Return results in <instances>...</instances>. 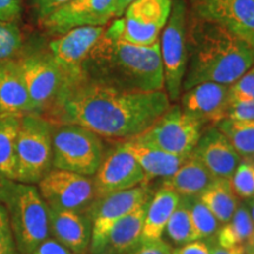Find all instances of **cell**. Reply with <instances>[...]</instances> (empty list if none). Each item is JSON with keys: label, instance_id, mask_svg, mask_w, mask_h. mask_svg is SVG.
I'll return each instance as SVG.
<instances>
[{"label": "cell", "instance_id": "cell-1", "mask_svg": "<svg viewBox=\"0 0 254 254\" xmlns=\"http://www.w3.org/2000/svg\"><path fill=\"white\" fill-rule=\"evenodd\" d=\"M166 92H133L111 86L84 72L64 77L45 118L55 125L73 124L109 139L131 140L170 109Z\"/></svg>", "mask_w": 254, "mask_h": 254}, {"label": "cell", "instance_id": "cell-2", "mask_svg": "<svg viewBox=\"0 0 254 254\" xmlns=\"http://www.w3.org/2000/svg\"><path fill=\"white\" fill-rule=\"evenodd\" d=\"M254 66V44L220 24L193 15L187 27L185 91L202 82L231 86Z\"/></svg>", "mask_w": 254, "mask_h": 254}, {"label": "cell", "instance_id": "cell-3", "mask_svg": "<svg viewBox=\"0 0 254 254\" xmlns=\"http://www.w3.org/2000/svg\"><path fill=\"white\" fill-rule=\"evenodd\" d=\"M81 71L125 91L154 92L165 86L160 43L135 45L120 38L112 26L104 31Z\"/></svg>", "mask_w": 254, "mask_h": 254}, {"label": "cell", "instance_id": "cell-4", "mask_svg": "<svg viewBox=\"0 0 254 254\" xmlns=\"http://www.w3.org/2000/svg\"><path fill=\"white\" fill-rule=\"evenodd\" d=\"M2 205L19 253L31 254L50 238L49 207L36 186L11 182Z\"/></svg>", "mask_w": 254, "mask_h": 254}, {"label": "cell", "instance_id": "cell-5", "mask_svg": "<svg viewBox=\"0 0 254 254\" xmlns=\"http://www.w3.org/2000/svg\"><path fill=\"white\" fill-rule=\"evenodd\" d=\"M53 125L37 113L23 114L17 140L18 183L38 185L52 170Z\"/></svg>", "mask_w": 254, "mask_h": 254}, {"label": "cell", "instance_id": "cell-6", "mask_svg": "<svg viewBox=\"0 0 254 254\" xmlns=\"http://www.w3.org/2000/svg\"><path fill=\"white\" fill-rule=\"evenodd\" d=\"M101 136L73 124L53 127L52 168L93 177L104 158Z\"/></svg>", "mask_w": 254, "mask_h": 254}, {"label": "cell", "instance_id": "cell-7", "mask_svg": "<svg viewBox=\"0 0 254 254\" xmlns=\"http://www.w3.org/2000/svg\"><path fill=\"white\" fill-rule=\"evenodd\" d=\"M202 126L204 124L187 114L182 106L174 105L133 140L167 153L190 157L201 136Z\"/></svg>", "mask_w": 254, "mask_h": 254}, {"label": "cell", "instance_id": "cell-8", "mask_svg": "<svg viewBox=\"0 0 254 254\" xmlns=\"http://www.w3.org/2000/svg\"><path fill=\"white\" fill-rule=\"evenodd\" d=\"M165 86L170 100L179 99L187 67V8L184 0H172L160 46Z\"/></svg>", "mask_w": 254, "mask_h": 254}, {"label": "cell", "instance_id": "cell-9", "mask_svg": "<svg viewBox=\"0 0 254 254\" xmlns=\"http://www.w3.org/2000/svg\"><path fill=\"white\" fill-rule=\"evenodd\" d=\"M38 190L47 207L90 213L97 200L92 177L52 168L38 183Z\"/></svg>", "mask_w": 254, "mask_h": 254}, {"label": "cell", "instance_id": "cell-10", "mask_svg": "<svg viewBox=\"0 0 254 254\" xmlns=\"http://www.w3.org/2000/svg\"><path fill=\"white\" fill-rule=\"evenodd\" d=\"M172 0H134L127 6L125 17L116 19L111 26L120 38L135 45L150 46L159 41L166 25Z\"/></svg>", "mask_w": 254, "mask_h": 254}, {"label": "cell", "instance_id": "cell-11", "mask_svg": "<svg viewBox=\"0 0 254 254\" xmlns=\"http://www.w3.org/2000/svg\"><path fill=\"white\" fill-rule=\"evenodd\" d=\"M152 196L153 190L148 185V182H144L133 189L120 190L95 200L90 211L92 238L88 254H93L99 250L106 234L117 221L139 206L150 201Z\"/></svg>", "mask_w": 254, "mask_h": 254}, {"label": "cell", "instance_id": "cell-12", "mask_svg": "<svg viewBox=\"0 0 254 254\" xmlns=\"http://www.w3.org/2000/svg\"><path fill=\"white\" fill-rule=\"evenodd\" d=\"M30 95L32 113L45 116L62 88L64 74L51 55H27L17 59Z\"/></svg>", "mask_w": 254, "mask_h": 254}, {"label": "cell", "instance_id": "cell-13", "mask_svg": "<svg viewBox=\"0 0 254 254\" xmlns=\"http://www.w3.org/2000/svg\"><path fill=\"white\" fill-rule=\"evenodd\" d=\"M92 179L97 199L133 189L146 182L144 171L129 152L126 141L104 153L103 161Z\"/></svg>", "mask_w": 254, "mask_h": 254}, {"label": "cell", "instance_id": "cell-14", "mask_svg": "<svg viewBox=\"0 0 254 254\" xmlns=\"http://www.w3.org/2000/svg\"><path fill=\"white\" fill-rule=\"evenodd\" d=\"M194 17L220 24L254 44V0H190Z\"/></svg>", "mask_w": 254, "mask_h": 254}, {"label": "cell", "instance_id": "cell-15", "mask_svg": "<svg viewBox=\"0 0 254 254\" xmlns=\"http://www.w3.org/2000/svg\"><path fill=\"white\" fill-rule=\"evenodd\" d=\"M117 0H71L43 20L53 33H65L74 27L105 26L114 17Z\"/></svg>", "mask_w": 254, "mask_h": 254}, {"label": "cell", "instance_id": "cell-16", "mask_svg": "<svg viewBox=\"0 0 254 254\" xmlns=\"http://www.w3.org/2000/svg\"><path fill=\"white\" fill-rule=\"evenodd\" d=\"M104 31V26L74 27L51 41L50 55L62 69L64 77L80 71Z\"/></svg>", "mask_w": 254, "mask_h": 254}, {"label": "cell", "instance_id": "cell-17", "mask_svg": "<svg viewBox=\"0 0 254 254\" xmlns=\"http://www.w3.org/2000/svg\"><path fill=\"white\" fill-rule=\"evenodd\" d=\"M190 155L204 165L217 180H230L243 160L217 126L209 127L201 133Z\"/></svg>", "mask_w": 254, "mask_h": 254}, {"label": "cell", "instance_id": "cell-18", "mask_svg": "<svg viewBox=\"0 0 254 254\" xmlns=\"http://www.w3.org/2000/svg\"><path fill=\"white\" fill-rule=\"evenodd\" d=\"M231 103L228 85L202 82L186 91L182 98V109L204 125H217L227 117Z\"/></svg>", "mask_w": 254, "mask_h": 254}, {"label": "cell", "instance_id": "cell-19", "mask_svg": "<svg viewBox=\"0 0 254 254\" xmlns=\"http://www.w3.org/2000/svg\"><path fill=\"white\" fill-rule=\"evenodd\" d=\"M50 234L74 254H88L92 238L90 213L49 207Z\"/></svg>", "mask_w": 254, "mask_h": 254}, {"label": "cell", "instance_id": "cell-20", "mask_svg": "<svg viewBox=\"0 0 254 254\" xmlns=\"http://www.w3.org/2000/svg\"><path fill=\"white\" fill-rule=\"evenodd\" d=\"M32 113V105L17 59L0 62V114Z\"/></svg>", "mask_w": 254, "mask_h": 254}, {"label": "cell", "instance_id": "cell-21", "mask_svg": "<svg viewBox=\"0 0 254 254\" xmlns=\"http://www.w3.org/2000/svg\"><path fill=\"white\" fill-rule=\"evenodd\" d=\"M152 199V198H151ZM148 202L120 219L111 227L109 233L93 254H129L142 238V227Z\"/></svg>", "mask_w": 254, "mask_h": 254}, {"label": "cell", "instance_id": "cell-22", "mask_svg": "<svg viewBox=\"0 0 254 254\" xmlns=\"http://www.w3.org/2000/svg\"><path fill=\"white\" fill-rule=\"evenodd\" d=\"M126 145L144 171L146 182L155 178L167 179L173 176L189 158L167 153L153 146L140 144L133 139L126 140Z\"/></svg>", "mask_w": 254, "mask_h": 254}, {"label": "cell", "instance_id": "cell-23", "mask_svg": "<svg viewBox=\"0 0 254 254\" xmlns=\"http://www.w3.org/2000/svg\"><path fill=\"white\" fill-rule=\"evenodd\" d=\"M215 180L204 165L190 155L173 176L164 180L163 187L174 190L180 198H199Z\"/></svg>", "mask_w": 254, "mask_h": 254}, {"label": "cell", "instance_id": "cell-24", "mask_svg": "<svg viewBox=\"0 0 254 254\" xmlns=\"http://www.w3.org/2000/svg\"><path fill=\"white\" fill-rule=\"evenodd\" d=\"M215 244L228 250H240L247 254L254 247V224L245 202H240L227 224L221 225Z\"/></svg>", "mask_w": 254, "mask_h": 254}, {"label": "cell", "instance_id": "cell-25", "mask_svg": "<svg viewBox=\"0 0 254 254\" xmlns=\"http://www.w3.org/2000/svg\"><path fill=\"white\" fill-rule=\"evenodd\" d=\"M179 201L180 196L166 187H161L154 193L146 211L142 239H160L164 236L165 227Z\"/></svg>", "mask_w": 254, "mask_h": 254}, {"label": "cell", "instance_id": "cell-26", "mask_svg": "<svg viewBox=\"0 0 254 254\" xmlns=\"http://www.w3.org/2000/svg\"><path fill=\"white\" fill-rule=\"evenodd\" d=\"M21 116L0 114V174L17 180V140Z\"/></svg>", "mask_w": 254, "mask_h": 254}, {"label": "cell", "instance_id": "cell-27", "mask_svg": "<svg viewBox=\"0 0 254 254\" xmlns=\"http://www.w3.org/2000/svg\"><path fill=\"white\" fill-rule=\"evenodd\" d=\"M199 199L214 214L221 225L227 224L231 220L240 204L239 199L232 190L228 180H215L199 196Z\"/></svg>", "mask_w": 254, "mask_h": 254}, {"label": "cell", "instance_id": "cell-28", "mask_svg": "<svg viewBox=\"0 0 254 254\" xmlns=\"http://www.w3.org/2000/svg\"><path fill=\"white\" fill-rule=\"evenodd\" d=\"M243 159L254 158V120L225 118L217 125Z\"/></svg>", "mask_w": 254, "mask_h": 254}, {"label": "cell", "instance_id": "cell-29", "mask_svg": "<svg viewBox=\"0 0 254 254\" xmlns=\"http://www.w3.org/2000/svg\"><path fill=\"white\" fill-rule=\"evenodd\" d=\"M164 233L167 240L174 245L183 246L194 241L192 218H190V207L185 198H180L179 205L171 215Z\"/></svg>", "mask_w": 254, "mask_h": 254}, {"label": "cell", "instance_id": "cell-30", "mask_svg": "<svg viewBox=\"0 0 254 254\" xmlns=\"http://www.w3.org/2000/svg\"><path fill=\"white\" fill-rule=\"evenodd\" d=\"M192 218L194 240H211L217 237L221 224L199 198H185Z\"/></svg>", "mask_w": 254, "mask_h": 254}, {"label": "cell", "instance_id": "cell-31", "mask_svg": "<svg viewBox=\"0 0 254 254\" xmlns=\"http://www.w3.org/2000/svg\"><path fill=\"white\" fill-rule=\"evenodd\" d=\"M231 189L238 199L247 200L254 198V160L243 159L228 180Z\"/></svg>", "mask_w": 254, "mask_h": 254}, {"label": "cell", "instance_id": "cell-32", "mask_svg": "<svg viewBox=\"0 0 254 254\" xmlns=\"http://www.w3.org/2000/svg\"><path fill=\"white\" fill-rule=\"evenodd\" d=\"M23 50V36L17 23L0 20V62L17 59Z\"/></svg>", "mask_w": 254, "mask_h": 254}, {"label": "cell", "instance_id": "cell-33", "mask_svg": "<svg viewBox=\"0 0 254 254\" xmlns=\"http://www.w3.org/2000/svg\"><path fill=\"white\" fill-rule=\"evenodd\" d=\"M232 101L254 100V66L230 86Z\"/></svg>", "mask_w": 254, "mask_h": 254}, {"label": "cell", "instance_id": "cell-34", "mask_svg": "<svg viewBox=\"0 0 254 254\" xmlns=\"http://www.w3.org/2000/svg\"><path fill=\"white\" fill-rule=\"evenodd\" d=\"M0 254H20L9 225L7 211L0 204Z\"/></svg>", "mask_w": 254, "mask_h": 254}, {"label": "cell", "instance_id": "cell-35", "mask_svg": "<svg viewBox=\"0 0 254 254\" xmlns=\"http://www.w3.org/2000/svg\"><path fill=\"white\" fill-rule=\"evenodd\" d=\"M173 247L164 239H142L129 254H173Z\"/></svg>", "mask_w": 254, "mask_h": 254}, {"label": "cell", "instance_id": "cell-36", "mask_svg": "<svg viewBox=\"0 0 254 254\" xmlns=\"http://www.w3.org/2000/svg\"><path fill=\"white\" fill-rule=\"evenodd\" d=\"M226 118L232 120H254V100L232 101Z\"/></svg>", "mask_w": 254, "mask_h": 254}, {"label": "cell", "instance_id": "cell-37", "mask_svg": "<svg viewBox=\"0 0 254 254\" xmlns=\"http://www.w3.org/2000/svg\"><path fill=\"white\" fill-rule=\"evenodd\" d=\"M23 13L21 0H0V20L17 23Z\"/></svg>", "mask_w": 254, "mask_h": 254}, {"label": "cell", "instance_id": "cell-38", "mask_svg": "<svg viewBox=\"0 0 254 254\" xmlns=\"http://www.w3.org/2000/svg\"><path fill=\"white\" fill-rule=\"evenodd\" d=\"M69 1L71 0H33V4L34 7H36L38 17L43 21L44 19L55 13L57 9L62 8L63 6L68 4Z\"/></svg>", "mask_w": 254, "mask_h": 254}, {"label": "cell", "instance_id": "cell-39", "mask_svg": "<svg viewBox=\"0 0 254 254\" xmlns=\"http://www.w3.org/2000/svg\"><path fill=\"white\" fill-rule=\"evenodd\" d=\"M31 254H74L53 238H47Z\"/></svg>", "mask_w": 254, "mask_h": 254}, {"label": "cell", "instance_id": "cell-40", "mask_svg": "<svg viewBox=\"0 0 254 254\" xmlns=\"http://www.w3.org/2000/svg\"><path fill=\"white\" fill-rule=\"evenodd\" d=\"M173 254H211L207 241L194 240L173 250Z\"/></svg>", "mask_w": 254, "mask_h": 254}, {"label": "cell", "instance_id": "cell-41", "mask_svg": "<svg viewBox=\"0 0 254 254\" xmlns=\"http://www.w3.org/2000/svg\"><path fill=\"white\" fill-rule=\"evenodd\" d=\"M214 246L211 247V254H246L244 251L240 250H228L224 249V247H220L215 244V241H212Z\"/></svg>", "mask_w": 254, "mask_h": 254}, {"label": "cell", "instance_id": "cell-42", "mask_svg": "<svg viewBox=\"0 0 254 254\" xmlns=\"http://www.w3.org/2000/svg\"><path fill=\"white\" fill-rule=\"evenodd\" d=\"M134 0H117L116 2V9H114V17L120 18L125 12L127 6L131 4Z\"/></svg>", "mask_w": 254, "mask_h": 254}, {"label": "cell", "instance_id": "cell-43", "mask_svg": "<svg viewBox=\"0 0 254 254\" xmlns=\"http://www.w3.org/2000/svg\"><path fill=\"white\" fill-rule=\"evenodd\" d=\"M13 182V180H8L6 179L0 174V204H2L5 200V196L7 194V190H8V186L9 183Z\"/></svg>", "mask_w": 254, "mask_h": 254}, {"label": "cell", "instance_id": "cell-44", "mask_svg": "<svg viewBox=\"0 0 254 254\" xmlns=\"http://www.w3.org/2000/svg\"><path fill=\"white\" fill-rule=\"evenodd\" d=\"M245 204H246V206H247V208H249L250 215H251V218H252L253 224H254V198L247 200Z\"/></svg>", "mask_w": 254, "mask_h": 254}, {"label": "cell", "instance_id": "cell-45", "mask_svg": "<svg viewBox=\"0 0 254 254\" xmlns=\"http://www.w3.org/2000/svg\"><path fill=\"white\" fill-rule=\"evenodd\" d=\"M247 254H254V247H253V249H252V250H251V251H250V252H247Z\"/></svg>", "mask_w": 254, "mask_h": 254}, {"label": "cell", "instance_id": "cell-46", "mask_svg": "<svg viewBox=\"0 0 254 254\" xmlns=\"http://www.w3.org/2000/svg\"><path fill=\"white\" fill-rule=\"evenodd\" d=\"M253 160H254V158H253Z\"/></svg>", "mask_w": 254, "mask_h": 254}]
</instances>
